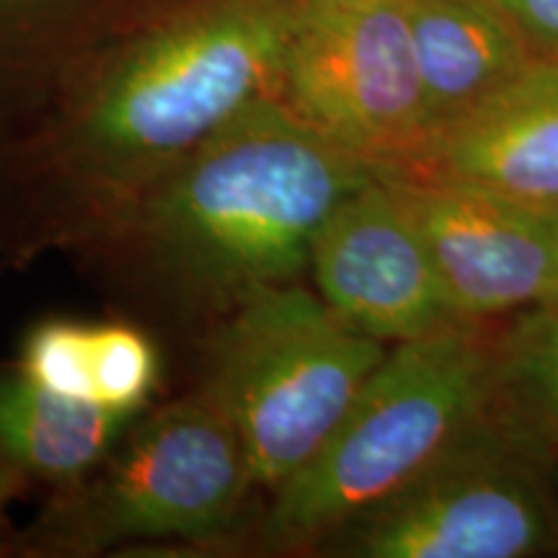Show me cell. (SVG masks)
I'll use <instances>...</instances> for the list:
<instances>
[{"instance_id": "7", "label": "cell", "mask_w": 558, "mask_h": 558, "mask_svg": "<svg viewBox=\"0 0 558 558\" xmlns=\"http://www.w3.org/2000/svg\"><path fill=\"white\" fill-rule=\"evenodd\" d=\"M254 486L226 407L209 388L130 432L86 505L90 541L207 538Z\"/></svg>"}, {"instance_id": "13", "label": "cell", "mask_w": 558, "mask_h": 558, "mask_svg": "<svg viewBox=\"0 0 558 558\" xmlns=\"http://www.w3.org/2000/svg\"><path fill=\"white\" fill-rule=\"evenodd\" d=\"M488 414L558 460V298L492 324Z\"/></svg>"}, {"instance_id": "17", "label": "cell", "mask_w": 558, "mask_h": 558, "mask_svg": "<svg viewBox=\"0 0 558 558\" xmlns=\"http://www.w3.org/2000/svg\"><path fill=\"white\" fill-rule=\"evenodd\" d=\"M541 218H543V226H546L548 241H550V246H554V254L558 259V205L541 209Z\"/></svg>"}, {"instance_id": "1", "label": "cell", "mask_w": 558, "mask_h": 558, "mask_svg": "<svg viewBox=\"0 0 558 558\" xmlns=\"http://www.w3.org/2000/svg\"><path fill=\"white\" fill-rule=\"evenodd\" d=\"M373 177L279 96H264L171 163L148 230L181 271L241 300L311 267L320 230Z\"/></svg>"}, {"instance_id": "15", "label": "cell", "mask_w": 558, "mask_h": 558, "mask_svg": "<svg viewBox=\"0 0 558 558\" xmlns=\"http://www.w3.org/2000/svg\"><path fill=\"white\" fill-rule=\"evenodd\" d=\"M21 375L37 386L81 401H96L90 369V326L45 320L21 349Z\"/></svg>"}, {"instance_id": "3", "label": "cell", "mask_w": 558, "mask_h": 558, "mask_svg": "<svg viewBox=\"0 0 558 558\" xmlns=\"http://www.w3.org/2000/svg\"><path fill=\"white\" fill-rule=\"evenodd\" d=\"M298 0H209L137 41L96 90L83 140L109 166L177 163L279 94Z\"/></svg>"}, {"instance_id": "10", "label": "cell", "mask_w": 558, "mask_h": 558, "mask_svg": "<svg viewBox=\"0 0 558 558\" xmlns=\"http://www.w3.org/2000/svg\"><path fill=\"white\" fill-rule=\"evenodd\" d=\"M416 169L530 209L558 205V60H533L499 94L439 130Z\"/></svg>"}, {"instance_id": "11", "label": "cell", "mask_w": 558, "mask_h": 558, "mask_svg": "<svg viewBox=\"0 0 558 558\" xmlns=\"http://www.w3.org/2000/svg\"><path fill=\"white\" fill-rule=\"evenodd\" d=\"M403 9L435 135L535 60L499 0H403Z\"/></svg>"}, {"instance_id": "4", "label": "cell", "mask_w": 558, "mask_h": 558, "mask_svg": "<svg viewBox=\"0 0 558 558\" xmlns=\"http://www.w3.org/2000/svg\"><path fill=\"white\" fill-rule=\"evenodd\" d=\"M386 352L292 282L239 300L207 388L239 429L254 486L277 492L324 448Z\"/></svg>"}, {"instance_id": "14", "label": "cell", "mask_w": 558, "mask_h": 558, "mask_svg": "<svg viewBox=\"0 0 558 558\" xmlns=\"http://www.w3.org/2000/svg\"><path fill=\"white\" fill-rule=\"evenodd\" d=\"M90 369L96 401L135 414L156 388V347L130 326H90Z\"/></svg>"}, {"instance_id": "5", "label": "cell", "mask_w": 558, "mask_h": 558, "mask_svg": "<svg viewBox=\"0 0 558 558\" xmlns=\"http://www.w3.org/2000/svg\"><path fill=\"white\" fill-rule=\"evenodd\" d=\"M329 538L337 554L360 558L554 556V469L486 409L414 478Z\"/></svg>"}, {"instance_id": "8", "label": "cell", "mask_w": 558, "mask_h": 558, "mask_svg": "<svg viewBox=\"0 0 558 558\" xmlns=\"http://www.w3.org/2000/svg\"><path fill=\"white\" fill-rule=\"evenodd\" d=\"M378 173L422 233L460 318L494 324L558 298V259L541 209L435 171Z\"/></svg>"}, {"instance_id": "9", "label": "cell", "mask_w": 558, "mask_h": 558, "mask_svg": "<svg viewBox=\"0 0 558 558\" xmlns=\"http://www.w3.org/2000/svg\"><path fill=\"white\" fill-rule=\"evenodd\" d=\"M311 271L341 320L388 347L469 324L452 308L427 243L378 171L320 230Z\"/></svg>"}, {"instance_id": "2", "label": "cell", "mask_w": 558, "mask_h": 558, "mask_svg": "<svg viewBox=\"0 0 558 558\" xmlns=\"http://www.w3.org/2000/svg\"><path fill=\"white\" fill-rule=\"evenodd\" d=\"M492 324L390 344L324 448L275 492L277 538L324 541L416 476L488 407Z\"/></svg>"}, {"instance_id": "12", "label": "cell", "mask_w": 558, "mask_h": 558, "mask_svg": "<svg viewBox=\"0 0 558 558\" xmlns=\"http://www.w3.org/2000/svg\"><path fill=\"white\" fill-rule=\"evenodd\" d=\"M132 414L60 396L24 375L0 378V448L47 478H75L109 456Z\"/></svg>"}, {"instance_id": "6", "label": "cell", "mask_w": 558, "mask_h": 558, "mask_svg": "<svg viewBox=\"0 0 558 558\" xmlns=\"http://www.w3.org/2000/svg\"><path fill=\"white\" fill-rule=\"evenodd\" d=\"M277 96L375 171L435 140L403 0H298Z\"/></svg>"}, {"instance_id": "16", "label": "cell", "mask_w": 558, "mask_h": 558, "mask_svg": "<svg viewBox=\"0 0 558 558\" xmlns=\"http://www.w3.org/2000/svg\"><path fill=\"white\" fill-rule=\"evenodd\" d=\"M535 60H558V0H499Z\"/></svg>"}, {"instance_id": "18", "label": "cell", "mask_w": 558, "mask_h": 558, "mask_svg": "<svg viewBox=\"0 0 558 558\" xmlns=\"http://www.w3.org/2000/svg\"><path fill=\"white\" fill-rule=\"evenodd\" d=\"M550 469H554V481H556V492H558V460L554 465H550Z\"/></svg>"}]
</instances>
